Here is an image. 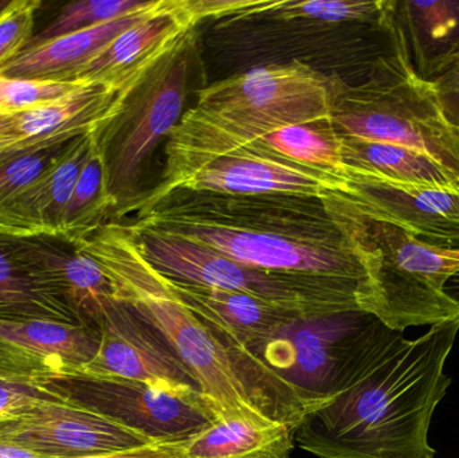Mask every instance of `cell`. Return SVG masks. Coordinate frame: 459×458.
I'll return each mask as SVG.
<instances>
[{"instance_id":"1","label":"cell","mask_w":459,"mask_h":458,"mask_svg":"<svg viewBox=\"0 0 459 458\" xmlns=\"http://www.w3.org/2000/svg\"><path fill=\"white\" fill-rule=\"evenodd\" d=\"M459 319L431 325L415 341L377 316L340 360L325 401L294 429V443L317 458H436L434 411L452 378L444 373Z\"/></svg>"},{"instance_id":"2","label":"cell","mask_w":459,"mask_h":458,"mask_svg":"<svg viewBox=\"0 0 459 458\" xmlns=\"http://www.w3.org/2000/svg\"><path fill=\"white\" fill-rule=\"evenodd\" d=\"M134 212L132 225L190 239L262 271L352 282L366 295L368 274L342 194L235 196L175 188L142 199Z\"/></svg>"},{"instance_id":"3","label":"cell","mask_w":459,"mask_h":458,"mask_svg":"<svg viewBox=\"0 0 459 458\" xmlns=\"http://www.w3.org/2000/svg\"><path fill=\"white\" fill-rule=\"evenodd\" d=\"M74 242L109 277L116 300L128 304L169 341L198 382L215 419L254 409L290 427L299 424L304 413L299 390L258 358L226 349L145 260L126 223L108 220Z\"/></svg>"},{"instance_id":"4","label":"cell","mask_w":459,"mask_h":458,"mask_svg":"<svg viewBox=\"0 0 459 458\" xmlns=\"http://www.w3.org/2000/svg\"><path fill=\"white\" fill-rule=\"evenodd\" d=\"M396 0H254L214 26L217 43L243 56H291L318 70L360 66L371 72L395 50Z\"/></svg>"},{"instance_id":"5","label":"cell","mask_w":459,"mask_h":458,"mask_svg":"<svg viewBox=\"0 0 459 458\" xmlns=\"http://www.w3.org/2000/svg\"><path fill=\"white\" fill-rule=\"evenodd\" d=\"M395 50L363 82L342 81L331 120L342 136L398 145L436 161L459 185V128L447 120L433 81L418 75L396 27Z\"/></svg>"},{"instance_id":"6","label":"cell","mask_w":459,"mask_h":458,"mask_svg":"<svg viewBox=\"0 0 459 458\" xmlns=\"http://www.w3.org/2000/svg\"><path fill=\"white\" fill-rule=\"evenodd\" d=\"M196 38V30L186 32L134 83L120 109L91 132L116 220L134 212L144 195L143 179L152 153L186 113L191 75L198 61Z\"/></svg>"},{"instance_id":"7","label":"cell","mask_w":459,"mask_h":458,"mask_svg":"<svg viewBox=\"0 0 459 458\" xmlns=\"http://www.w3.org/2000/svg\"><path fill=\"white\" fill-rule=\"evenodd\" d=\"M345 199L368 274L361 309L403 333L459 319V304L445 292L449 280L459 273V249L418 241Z\"/></svg>"},{"instance_id":"8","label":"cell","mask_w":459,"mask_h":458,"mask_svg":"<svg viewBox=\"0 0 459 458\" xmlns=\"http://www.w3.org/2000/svg\"><path fill=\"white\" fill-rule=\"evenodd\" d=\"M145 260L169 281L246 293L302 316L363 311V288L342 280L262 271L190 239L126 222Z\"/></svg>"},{"instance_id":"9","label":"cell","mask_w":459,"mask_h":458,"mask_svg":"<svg viewBox=\"0 0 459 458\" xmlns=\"http://www.w3.org/2000/svg\"><path fill=\"white\" fill-rule=\"evenodd\" d=\"M342 82L299 62L255 66L202 88L195 108L234 134L261 136L331 118Z\"/></svg>"},{"instance_id":"10","label":"cell","mask_w":459,"mask_h":458,"mask_svg":"<svg viewBox=\"0 0 459 458\" xmlns=\"http://www.w3.org/2000/svg\"><path fill=\"white\" fill-rule=\"evenodd\" d=\"M37 387L93 411L152 443H179L215 419L202 394H182L144 382L73 374Z\"/></svg>"},{"instance_id":"11","label":"cell","mask_w":459,"mask_h":458,"mask_svg":"<svg viewBox=\"0 0 459 458\" xmlns=\"http://www.w3.org/2000/svg\"><path fill=\"white\" fill-rule=\"evenodd\" d=\"M97 328L99 351L83 374L144 382L182 394H201L198 382L169 341L128 304L113 301Z\"/></svg>"},{"instance_id":"12","label":"cell","mask_w":459,"mask_h":458,"mask_svg":"<svg viewBox=\"0 0 459 458\" xmlns=\"http://www.w3.org/2000/svg\"><path fill=\"white\" fill-rule=\"evenodd\" d=\"M372 317L374 315L364 311L299 317L256 358L320 406L340 360Z\"/></svg>"},{"instance_id":"13","label":"cell","mask_w":459,"mask_h":458,"mask_svg":"<svg viewBox=\"0 0 459 458\" xmlns=\"http://www.w3.org/2000/svg\"><path fill=\"white\" fill-rule=\"evenodd\" d=\"M0 441L46 458L99 456L152 444L140 433L59 397L0 424Z\"/></svg>"},{"instance_id":"14","label":"cell","mask_w":459,"mask_h":458,"mask_svg":"<svg viewBox=\"0 0 459 458\" xmlns=\"http://www.w3.org/2000/svg\"><path fill=\"white\" fill-rule=\"evenodd\" d=\"M99 347L93 325L0 317V381L37 386L82 373Z\"/></svg>"},{"instance_id":"15","label":"cell","mask_w":459,"mask_h":458,"mask_svg":"<svg viewBox=\"0 0 459 458\" xmlns=\"http://www.w3.org/2000/svg\"><path fill=\"white\" fill-rule=\"evenodd\" d=\"M347 196L364 214L406 231L418 241L459 249V191L393 185L351 174Z\"/></svg>"},{"instance_id":"16","label":"cell","mask_w":459,"mask_h":458,"mask_svg":"<svg viewBox=\"0 0 459 458\" xmlns=\"http://www.w3.org/2000/svg\"><path fill=\"white\" fill-rule=\"evenodd\" d=\"M139 80L140 77L123 88L101 82H78L59 99L11 115L15 143L7 148L40 150L89 134L120 109L126 93Z\"/></svg>"},{"instance_id":"17","label":"cell","mask_w":459,"mask_h":458,"mask_svg":"<svg viewBox=\"0 0 459 458\" xmlns=\"http://www.w3.org/2000/svg\"><path fill=\"white\" fill-rule=\"evenodd\" d=\"M16 242L48 284L85 324L97 328L116 300L112 281L101 266L61 233L16 234Z\"/></svg>"},{"instance_id":"18","label":"cell","mask_w":459,"mask_h":458,"mask_svg":"<svg viewBox=\"0 0 459 458\" xmlns=\"http://www.w3.org/2000/svg\"><path fill=\"white\" fill-rule=\"evenodd\" d=\"M193 30L196 24L183 13L179 2L163 0L155 13L118 35L86 65L75 82H101L120 88L129 85Z\"/></svg>"},{"instance_id":"19","label":"cell","mask_w":459,"mask_h":458,"mask_svg":"<svg viewBox=\"0 0 459 458\" xmlns=\"http://www.w3.org/2000/svg\"><path fill=\"white\" fill-rule=\"evenodd\" d=\"M169 282L223 346L242 347L254 357L289 323L299 317H307L246 293Z\"/></svg>"},{"instance_id":"20","label":"cell","mask_w":459,"mask_h":458,"mask_svg":"<svg viewBox=\"0 0 459 458\" xmlns=\"http://www.w3.org/2000/svg\"><path fill=\"white\" fill-rule=\"evenodd\" d=\"M161 2L163 0H155L150 7L116 21L23 48L15 58L0 67V75L16 80L74 83L86 65L100 56L118 35L155 13Z\"/></svg>"},{"instance_id":"21","label":"cell","mask_w":459,"mask_h":458,"mask_svg":"<svg viewBox=\"0 0 459 458\" xmlns=\"http://www.w3.org/2000/svg\"><path fill=\"white\" fill-rule=\"evenodd\" d=\"M91 132L73 139L61 158L31 187L0 209V231L61 233L65 212L91 153Z\"/></svg>"},{"instance_id":"22","label":"cell","mask_w":459,"mask_h":458,"mask_svg":"<svg viewBox=\"0 0 459 458\" xmlns=\"http://www.w3.org/2000/svg\"><path fill=\"white\" fill-rule=\"evenodd\" d=\"M294 428L254 409L218 417L177 443L178 458H291Z\"/></svg>"},{"instance_id":"23","label":"cell","mask_w":459,"mask_h":458,"mask_svg":"<svg viewBox=\"0 0 459 458\" xmlns=\"http://www.w3.org/2000/svg\"><path fill=\"white\" fill-rule=\"evenodd\" d=\"M395 24L423 80H437L458 61L459 0L396 2Z\"/></svg>"},{"instance_id":"24","label":"cell","mask_w":459,"mask_h":458,"mask_svg":"<svg viewBox=\"0 0 459 458\" xmlns=\"http://www.w3.org/2000/svg\"><path fill=\"white\" fill-rule=\"evenodd\" d=\"M0 317L88 325L26 257L13 233L0 231Z\"/></svg>"},{"instance_id":"25","label":"cell","mask_w":459,"mask_h":458,"mask_svg":"<svg viewBox=\"0 0 459 458\" xmlns=\"http://www.w3.org/2000/svg\"><path fill=\"white\" fill-rule=\"evenodd\" d=\"M199 113L206 117L204 113ZM206 118L240 142L253 145L269 155L277 156L282 160L290 161L297 166L312 169L318 174L334 177L344 183L350 179L351 171L342 156V136L334 128L331 118L297 124V125L286 126V128L254 137L240 136L225 126L214 123L209 117Z\"/></svg>"},{"instance_id":"26","label":"cell","mask_w":459,"mask_h":458,"mask_svg":"<svg viewBox=\"0 0 459 458\" xmlns=\"http://www.w3.org/2000/svg\"><path fill=\"white\" fill-rule=\"evenodd\" d=\"M340 136L342 156L351 174L366 175L393 185L459 191L457 180L449 172L420 153L398 145Z\"/></svg>"},{"instance_id":"27","label":"cell","mask_w":459,"mask_h":458,"mask_svg":"<svg viewBox=\"0 0 459 458\" xmlns=\"http://www.w3.org/2000/svg\"><path fill=\"white\" fill-rule=\"evenodd\" d=\"M112 215L113 202L108 191L104 164L93 142L65 212L61 234L80 241L101 228Z\"/></svg>"},{"instance_id":"28","label":"cell","mask_w":459,"mask_h":458,"mask_svg":"<svg viewBox=\"0 0 459 458\" xmlns=\"http://www.w3.org/2000/svg\"><path fill=\"white\" fill-rule=\"evenodd\" d=\"M153 2L155 0H75L66 3L40 31L32 35L26 48L116 21L150 7Z\"/></svg>"},{"instance_id":"29","label":"cell","mask_w":459,"mask_h":458,"mask_svg":"<svg viewBox=\"0 0 459 458\" xmlns=\"http://www.w3.org/2000/svg\"><path fill=\"white\" fill-rule=\"evenodd\" d=\"M72 142V140H70ZM70 142L40 150H0V209L31 187L64 153Z\"/></svg>"},{"instance_id":"30","label":"cell","mask_w":459,"mask_h":458,"mask_svg":"<svg viewBox=\"0 0 459 458\" xmlns=\"http://www.w3.org/2000/svg\"><path fill=\"white\" fill-rule=\"evenodd\" d=\"M74 83L16 80L0 75V115H15L69 93Z\"/></svg>"},{"instance_id":"31","label":"cell","mask_w":459,"mask_h":458,"mask_svg":"<svg viewBox=\"0 0 459 458\" xmlns=\"http://www.w3.org/2000/svg\"><path fill=\"white\" fill-rule=\"evenodd\" d=\"M39 0H13L0 16V67L15 58L34 35Z\"/></svg>"},{"instance_id":"32","label":"cell","mask_w":459,"mask_h":458,"mask_svg":"<svg viewBox=\"0 0 459 458\" xmlns=\"http://www.w3.org/2000/svg\"><path fill=\"white\" fill-rule=\"evenodd\" d=\"M56 397L40 387L0 381V424L16 419L37 403Z\"/></svg>"},{"instance_id":"33","label":"cell","mask_w":459,"mask_h":458,"mask_svg":"<svg viewBox=\"0 0 459 458\" xmlns=\"http://www.w3.org/2000/svg\"><path fill=\"white\" fill-rule=\"evenodd\" d=\"M183 13L198 26L201 22L226 18L253 4L254 0H178Z\"/></svg>"},{"instance_id":"34","label":"cell","mask_w":459,"mask_h":458,"mask_svg":"<svg viewBox=\"0 0 459 458\" xmlns=\"http://www.w3.org/2000/svg\"><path fill=\"white\" fill-rule=\"evenodd\" d=\"M433 82L447 120L459 128V58Z\"/></svg>"},{"instance_id":"35","label":"cell","mask_w":459,"mask_h":458,"mask_svg":"<svg viewBox=\"0 0 459 458\" xmlns=\"http://www.w3.org/2000/svg\"><path fill=\"white\" fill-rule=\"evenodd\" d=\"M83 458H178L177 443H152L129 451Z\"/></svg>"},{"instance_id":"36","label":"cell","mask_w":459,"mask_h":458,"mask_svg":"<svg viewBox=\"0 0 459 458\" xmlns=\"http://www.w3.org/2000/svg\"><path fill=\"white\" fill-rule=\"evenodd\" d=\"M0 458H46L15 444L0 441Z\"/></svg>"},{"instance_id":"37","label":"cell","mask_w":459,"mask_h":458,"mask_svg":"<svg viewBox=\"0 0 459 458\" xmlns=\"http://www.w3.org/2000/svg\"><path fill=\"white\" fill-rule=\"evenodd\" d=\"M15 143L11 115H0V150L11 147Z\"/></svg>"},{"instance_id":"38","label":"cell","mask_w":459,"mask_h":458,"mask_svg":"<svg viewBox=\"0 0 459 458\" xmlns=\"http://www.w3.org/2000/svg\"><path fill=\"white\" fill-rule=\"evenodd\" d=\"M445 292H446L455 303L459 304V273L449 280L446 287H445Z\"/></svg>"},{"instance_id":"39","label":"cell","mask_w":459,"mask_h":458,"mask_svg":"<svg viewBox=\"0 0 459 458\" xmlns=\"http://www.w3.org/2000/svg\"><path fill=\"white\" fill-rule=\"evenodd\" d=\"M11 3H13V0H0V16L5 13V10H7L8 7H10Z\"/></svg>"}]
</instances>
